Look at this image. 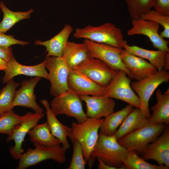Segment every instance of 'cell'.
<instances>
[{
    "label": "cell",
    "instance_id": "cell-23",
    "mask_svg": "<svg viewBox=\"0 0 169 169\" xmlns=\"http://www.w3.org/2000/svg\"><path fill=\"white\" fill-rule=\"evenodd\" d=\"M149 122L148 119L142 114L140 109L136 108L126 117L114 135L118 141L127 134Z\"/></svg>",
    "mask_w": 169,
    "mask_h": 169
},
{
    "label": "cell",
    "instance_id": "cell-12",
    "mask_svg": "<svg viewBox=\"0 0 169 169\" xmlns=\"http://www.w3.org/2000/svg\"><path fill=\"white\" fill-rule=\"evenodd\" d=\"M44 116L43 112L32 113L28 112L22 116L19 125L13 130L11 134L6 139L8 142L13 140L15 145L10 147L9 152L15 160H18L24 151L22 148L23 142L29 131L38 124L39 120Z\"/></svg>",
    "mask_w": 169,
    "mask_h": 169
},
{
    "label": "cell",
    "instance_id": "cell-18",
    "mask_svg": "<svg viewBox=\"0 0 169 169\" xmlns=\"http://www.w3.org/2000/svg\"><path fill=\"white\" fill-rule=\"evenodd\" d=\"M120 57L131 73L132 79L139 80L156 73L158 70L145 59L122 49Z\"/></svg>",
    "mask_w": 169,
    "mask_h": 169
},
{
    "label": "cell",
    "instance_id": "cell-17",
    "mask_svg": "<svg viewBox=\"0 0 169 169\" xmlns=\"http://www.w3.org/2000/svg\"><path fill=\"white\" fill-rule=\"evenodd\" d=\"M79 97L85 103L87 117L100 119L114 112L115 103L111 98L105 95H82Z\"/></svg>",
    "mask_w": 169,
    "mask_h": 169
},
{
    "label": "cell",
    "instance_id": "cell-30",
    "mask_svg": "<svg viewBox=\"0 0 169 169\" xmlns=\"http://www.w3.org/2000/svg\"><path fill=\"white\" fill-rule=\"evenodd\" d=\"M123 164L127 169H168L169 168L161 165L152 164L140 158L136 152L129 151L123 160Z\"/></svg>",
    "mask_w": 169,
    "mask_h": 169
},
{
    "label": "cell",
    "instance_id": "cell-1",
    "mask_svg": "<svg viewBox=\"0 0 169 169\" xmlns=\"http://www.w3.org/2000/svg\"><path fill=\"white\" fill-rule=\"evenodd\" d=\"M129 152L119 143L114 135L106 136L99 133L89 166L90 168L97 158L115 169H125L122 162Z\"/></svg>",
    "mask_w": 169,
    "mask_h": 169
},
{
    "label": "cell",
    "instance_id": "cell-3",
    "mask_svg": "<svg viewBox=\"0 0 169 169\" xmlns=\"http://www.w3.org/2000/svg\"><path fill=\"white\" fill-rule=\"evenodd\" d=\"M103 119H92L88 117L82 123L73 121L71 124V136L70 138L73 143L77 141L81 145L84 158L88 162L91 160V153L97 141L98 131Z\"/></svg>",
    "mask_w": 169,
    "mask_h": 169
},
{
    "label": "cell",
    "instance_id": "cell-4",
    "mask_svg": "<svg viewBox=\"0 0 169 169\" xmlns=\"http://www.w3.org/2000/svg\"><path fill=\"white\" fill-rule=\"evenodd\" d=\"M165 125L149 122L127 134L118 141L128 150L134 151L141 154L147 146L155 141L162 133Z\"/></svg>",
    "mask_w": 169,
    "mask_h": 169
},
{
    "label": "cell",
    "instance_id": "cell-16",
    "mask_svg": "<svg viewBox=\"0 0 169 169\" xmlns=\"http://www.w3.org/2000/svg\"><path fill=\"white\" fill-rule=\"evenodd\" d=\"M41 78L36 76L22 81L21 87L15 92L14 107L21 106L32 109L35 112H43V109L36 102L37 97L34 93V88Z\"/></svg>",
    "mask_w": 169,
    "mask_h": 169
},
{
    "label": "cell",
    "instance_id": "cell-2",
    "mask_svg": "<svg viewBox=\"0 0 169 169\" xmlns=\"http://www.w3.org/2000/svg\"><path fill=\"white\" fill-rule=\"evenodd\" d=\"M73 36L76 39H88L123 48L127 44L121 29L110 22L97 26L89 24L84 28H77Z\"/></svg>",
    "mask_w": 169,
    "mask_h": 169
},
{
    "label": "cell",
    "instance_id": "cell-38",
    "mask_svg": "<svg viewBox=\"0 0 169 169\" xmlns=\"http://www.w3.org/2000/svg\"><path fill=\"white\" fill-rule=\"evenodd\" d=\"M99 163L98 165V168L99 169H115L114 167L111 166L100 159H98Z\"/></svg>",
    "mask_w": 169,
    "mask_h": 169
},
{
    "label": "cell",
    "instance_id": "cell-25",
    "mask_svg": "<svg viewBox=\"0 0 169 169\" xmlns=\"http://www.w3.org/2000/svg\"><path fill=\"white\" fill-rule=\"evenodd\" d=\"M133 109V106L128 104L121 110L105 117L100 128L99 133L106 136L114 135L118 127Z\"/></svg>",
    "mask_w": 169,
    "mask_h": 169
},
{
    "label": "cell",
    "instance_id": "cell-28",
    "mask_svg": "<svg viewBox=\"0 0 169 169\" xmlns=\"http://www.w3.org/2000/svg\"><path fill=\"white\" fill-rule=\"evenodd\" d=\"M0 8L3 13V18L0 23V33H4L21 20L30 18L33 10L13 12L8 9L3 2L0 3Z\"/></svg>",
    "mask_w": 169,
    "mask_h": 169
},
{
    "label": "cell",
    "instance_id": "cell-14",
    "mask_svg": "<svg viewBox=\"0 0 169 169\" xmlns=\"http://www.w3.org/2000/svg\"><path fill=\"white\" fill-rule=\"evenodd\" d=\"M68 85L69 90L79 96L105 95V88L99 85L82 73L74 69L70 70Z\"/></svg>",
    "mask_w": 169,
    "mask_h": 169
},
{
    "label": "cell",
    "instance_id": "cell-31",
    "mask_svg": "<svg viewBox=\"0 0 169 169\" xmlns=\"http://www.w3.org/2000/svg\"><path fill=\"white\" fill-rule=\"evenodd\" d=\"M155 0H125L131 19L139 18L151 9Z\"/></svg>",
    "mask_w": 169,
    "mask_h": 169
},
{
    "label": "cell",
    "instance_id": "cell-33",
    "mask_svg": "<svg viewBox=\"0 0 169 169\" xmlns=\"http://www.w3.org/2000/svg\"><path fill=\"white\" fill-rule=\"evenodd\" d=\"M141 18L156 22L163 27L160 35L163 38H169V15L160 14L154 10H150L142 15Z\"/></svg>",
    "mask_w": 169,
    "mask_h": 169
},
{
    "label": "cell",
    "instance_id": "cell-26",
    "mask_svg": "<svg viewBox=\"0 0 169 169\" xmlns=\"http://www.w3.org/2000/svg\"><path fill=\"white\" fill-rule=\"evenodd\" d=\"M33 144L46 146L60 145V141L51 133L47 122L37 124L28 133Z\"/></svg>",
    "mask_w": 169,
    "mask_h": 169
},
{
    "label": "cell",
    "instance_id": "cell-9",
    "mask_svg": "<svg viewBox=\"0 0 169 169\" xmlns=\"http://www.w3.org/2000/svg\"><path fill=\"white\" fill-rule=\"evenodd\" d=\"M45 67L49 71V79L51 86L50 93L55 97L69 89L68 85L71 69L62 57H46Z\"/></svg>",
    "mask_w": 169,
    "mask_h": 169
},
{
    "label": "cell",
    "instance_id": "cell-36",
    "mask_svg": "<svg viewBox=\"0 0 169 169\" xmlns=\"http://www.w3.org/2000/svg\"><path fill=\"white\" fill-rule=\"evenodd\" d=\"M153 7L158 13L169 15V0H155Z\"/></svg>",
    "mask_w": 169,
    "mask_h": 169
},
{
    "label": "cell",
    "instance_id": "cell-20",
    "mask_svg": "<svg viewBox=\"0 0 169 169\" xmlns=\"http://www.w3.org/2000/svg\"><path fill=\"white\" fill-rule=\"evenodd\" d=\"M40 101L46 110L45 113L47 117L46 122L51 133L60 141L63 148L66 151L71 146L67 137L70 138L71 136V128L63 125L58 120L56 116L52 111L48 100L43 99Z\"/></svg>",
    "mask_w": 169,
    "mask_h": 169
},
{
    "label": "cell",
    "instance_id": "cell-32",
    "mask_svg": "<svg viewBox=\"0 0 169 169\" xmlns=\"http://www.w3.org/2000/svg\"><path fill=\"white\" fill-rule=\"evenodd\" d=\"M22 116L16 114L13 110L1 114L0 116V133L8 136L21 121Z\"/></svg>",
    "mask_w": 169,
    "mask_h": 169
},
{
    "label": "cell",
    "instance_id": "cell-5",
    "mask_svg": "<svg viewBox=\"0 0 169 169\" xmlns=\"http://www.w3.org/2000/svg\"><path fill=\"white\" fill-rule=\"evenodd\" d=\"M169 80V73L162 69L154 74L141 80L131 83V88L139 99V108L142 114L147 119L151 114L149 109V100L154 92L161 84Z\"/></svg>",
    "mask_w": 169,
    "mask_h": 169
},
{
    "label": "cell",
    "instance_id": "cell-8",
    "mask_svg": "<svg viewBox=\"0 0 169 169\" xmlns=\"http://www.w3.org/2000/svg\"><path fill=\"white\" fill-rule=\"evenodd\" d=\"M89 57L98 59L102 61L117 71H122L132 79L130 73L126 68L120 57L123 48L98 43L85 39Z\"/></svg>",
    "mask_w": 169,
    "mask_h": 169
},
{
    "label": "cell",
    "instance_id": "cell-39",
    "mask_svg": "<svg viewBox=\"0 0 169 169\" xmlns=\"http://www.w3.org/2000/svg\"><path fill=\"white\" fill-rule=\"evenodd\" d=\"M163 69L166 71H168L169 69V52H166Z\"/></svg>",
    "mask_w": 169,
    "mask_h": 169
},
{
    "label": "cell",
    "instance_id": "cell-29",
    "mask_svg": "<svg viewBox=\"0 0 169 169\" xmlns=\"http://www.w3.org/2000/svg\"><path fill=\"white\" fill-rule=\"evenodd\" d=\"M0 91V113L12 110L16 90L20 84L14 82L13 79L7 83Z\"/></svg>",
    "mask_w": 169,
    "mask_h": 169
},
{
    "label": "cell",
    "instance_id": "cell-24",
    "mask_svg": "<svg viewBox=\"0 0 169 169\" xmlns=\"http://www.w3.org/2000/svg\"><path fill=\"white\" fill-rule=\"evenodd\" d=\"M62 57L68 67L74 69L89 57L86 44L68 41Z\"/></svg>",
    "mask_w": 169,
    "mask_h": 169
},
{
    "label": "cell",
    "instance_id": "cell-35",
    "mask_svg": "<svg viewBox=\"0 0 169 169\" xmlns=\"http://www.w3.org/2000/svg\"><path fill=\"white\" fill-rule=\"evenodd\" d=\"M29 44L28 42L19 40L15 39L13 36L7 35L0 33V45L9 47L13 44L24 46Z\"/></svg>",
    "mask_w": 169,
    "mask_h": 169
},
{
    "label": "cell",
    "instance_id": "cell-37",
    "mask_svg": "<svg viewBox=\"0 0 169 169\" xmlns=\"http://www.w3.org/2000/svg\"><path fill=\"white\" fill-rule=\"evenodd\" d=\"M14 55L12 48L0 45V58L8 62Z\"/></svg>",
    "mask_w": 169,
    "mask_h": 169
},
{
    "label": "cell",
    "instance_id": "cell-7",
    "mask_svg": "<svg viewBox=\"0 0 169 169\" xmlns=\"http://www.w3.org/2000/svg\"><path fill=\"white\" fill-rule=\"evenodd\" d=\"M79 96L69 90L54 97L50 107L53 114L57 116L64 115L74 118L78 123H82L87 118L83 109Z\"/></svg>",
    "mask_w": 169,
    "mask_h": 169
},
{
    "label": "cell",
    "instance_id": "cell-41",
    "mask_svg": "<svg viewBox=\"0 0 169 169\" xmlns=\"http://www.w3.org/2000/svg\"><path fill=\"white\" fill-rule=\"evenodd\" d=\"M1 114H2L0 113V115H1Z\"/></svg>",
    "mask_w": 169,
    "mask_h": 169
},
{
    "label": "cell",
    "instance_id": "cell-22",
    "mask_svg": "<svg viewBox=\"0 0 169 169\" xmlns=\"http://www.w3.org/2000/svg\"><path fill=\"white\" fill-rule=\"evenodd\" d=\"M156 102L151 108L152 112L148 119L155 124L169 123V88L163 93L160 89L155 93Z\"/></svg>",
    "mask_w": 169,
    "mask_h": 169
},
{
    "label": "cell",
    "instance_id": "cell-15",
    "mask_svg": "<svg viewBox=\"0 0 169 169\" xmlns=\"http://www.w3.org/2000/svg\"><path fill=\"white\" fill-rule=\"evenodd\" d=\"M145 160H153L159 165L169 168V127L165 128L161 135L149 144L141 153Z\"/></svg>",
    "mask_w": 169,
    "mask_h": 169
},
{
    "label": "cell",
    "instance_id": "cell-40",
    "mask_svg": "<svg viewBox=\"0 0 169 169\" xmlns=\"http://www.w3.org/2000/svg\"><path fill=\"white\" fill-rule=\"evenodd\" d=\"M7 65V62L3 59L0 58V70H3L5 69Z\"/></svg>",
    "mask_w": 169,
    "mask_h": 169
},
{
    "label": "cell",
    "instance_id": "cell-27",
    "mask_svg": "<svg viewBox=\"0 0 169 169\" xmlns=\"http://www.w3.org/2000/svg\"><path fill=\"white\" fill-rule=\"evenodd\" d=\"M123 48L135 55L148 60L158 70L163 69L166 52L159 50L147 49L136 45H129L128 44Z\"/></svg>",
    "mask_w": 169,
    "mask_h": 169
},
{
    "label": "cell",
    "instance_id": "cell-13",
    "mask_svg": "<svg viewBox=\"0 0 169 169\" xmlns=\"http://www.w3.org/2000/svg\"><path fill=\"white\" fill-rule=\"evenodd\" d=\"M132 27L127 32L131 36L142 35L147 37L153 47L157 50L169 52L168 42L162 38L159 33L160 25L156 22L140 17L131 19Z\"/></svg>",
    "mask_w": 169,
    "mask_h": 169
},
{
    "label": "cell",
    "instance_id": "cell-19",
    "mask_svg": "<svg viewBox=\"0 0 169 169\" xmlns=\"http://www.w3.org/2000/svg\"><path fill=\"white\" fill-rule=\"evenodd\" d=\"M45 63L44 60L34 65H25L18 63L13 56L7 62L6 67L4 71L5 74L2 79L3 83H7L14 77L19 75L38 76L48 80L49 74L45 67Z\"/></svg>",
    "mask_w": 169,
    "mask_h": 169
},
{
    "label": "cell",
    "instance_id": "cell-10",
    "mask_svg": "<svg viewBox=\"0 0 169 169\" xmlns=\"http://www.w3.org/2000/svg\"><path fill=\"white\" fill-rule=\"evenodd\" d=\"M131 78L124 71H118L110 83L105 88V96L124 101L139 108L138 97L132 89Z\"/></svg>",
    "mask_w": 169,
    "mask_h": 169
},
{
    "label": "cell",
    "instance_id": "cell-6",
    "mask_svg": "<svg viewBox=\"0 0 169 169\" xmlns=\"http://www.w3.org/2000/svg\"><path fill=\"white\" fill-rule=\"evenodd\" d=\"M34 149L28 148L18 162L17 169H25L44 161L51 159L60 164L66 161L65 151L60 145L46 146L34 144Z\"/></svg>",
    "mask_w": 169,
    "mask_h": 169
},
{
    "label": "cell",
    "instance_id": "cell-21",
    "mask_svg": "<svg viewBox=\"0 0 169 169\" xmlns=\"http://www.w3.org/2000/svg\"><path fill=\"white\" fill-rule=\"evenodd\" d=\"M73 30L71 25L65 24L61 30L51 38L44 41L36 40L34 44L45 47L47 52L46 57H62L69 38Z\"/></svg>",
    "mask_w": 169,
    "mask_h": 169
},
{
    "label": "cell",
    "instance_id": "cell-11",
    "mask_svg": "<svg viewBox=\"0 0 169 169\" xmlns=\"http://www.w3.org/2000/svg\"><path fill=\"white\" fill-rule=\"evenodd\" d=\"M73 69L82 73L104 88L110 83L118 72L100 59L90 57Z\"/></svg>",
    "mask_w": 169,
    "mask_h": 169
},
{
    "label": "cell",
    "instance_id": "cell-34",
    "mask_svg": "<svg viewBox=\"0 0 169 169\" xmlns=\"http://www.w3.org/2000/svg\"><path fill=\"white\" fill-rule=\"evenodd\" d=\"M73 149L72 156L69 166L67 169H84L86 163L82 147L76 141L73 143Z\"/></svg>",
    "mask_w": 169,
    "mask_h": 169
}]
</instances>
